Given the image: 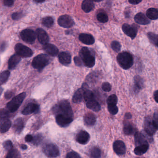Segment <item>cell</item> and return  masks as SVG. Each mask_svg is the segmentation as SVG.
<instances>
[{
	"label": "cell",
	"instance_id": "cell-60",
	"mask_svg": "<svg viewBox=\"0 0 158 158\" xmlns=\"http://www.w3.org/2000/svg\"><path fill=\"white\" fill-rule=\"evenodd\" d=\"M21 149H23V150H25V149H27V146L25 144H22L21 145Z\"/></svg>",
	"mask_w": 158,
	"mask_h": 158
},
{
	"label": "cell",
	"instance_id": "cell-8",
	"mask_svg": "<svg viewBox=\"0 0 158 158\" xmlns=\"http://www.w3.org/2000/svg\"><path fill=\"white\" fill-rule=\"evenodd\" d=\"M20 37L25 42L32 44L36 40V34L31 29H25L20 32Z\"/></svg>",
	"mask_w": 158,
	"mask_h": 158
},
{
	"label": "cell",
	"instance_id": "cell-20",
	"mask_svg": "<svg viewBox=\"0 0 158 158\" xmlns=\"http://www.w3.org/2000/svg\"><path fill=\"white\" fill-rule=\"evenodd\" d=\"M58 60L62 64H69L71 63V56L67 52H62L58 55Z\"/></svg>",
	"mask_w": 158,
	"mask_h": 158
},
{
	"label": "cell",
	"instance_id": "cell-57",
	"mask_svg": "<svg viewBox=\"0 0 158 158\" xmlns=\"http://www.w3.org/2000/svg\"><path fill=\"white\" fill-rule=\"evenodd\" d=\"M154 119L158 120V111L156 112L154 115Z\"/></svg>",
	"mask_w": 158,
	"mask_h": 158
},
{
	"label": "cell",
	"instance_id": "cell-55",
	"mask_svg": "<svg viewBox=\"0 0 158 158\" xmlns=\"http://www.w3.org/2000/svg\"><path fill=\"white\" fill-rule=\"evenodd\" d=\"M153 122H154V124H155L157 130H158V120L154 119H153Z\"/></svg>",
	"mask_w": 158,
	"mask_h": 158
},
{
	"label": "cell",
	"instance_id": "cell-23",
	"mask_svg": "<svg viewBox=\"0 0 158 158\" xmlns=\"http://www.w3.org/2000/svg\"><path fill=\"white\" fill-rule=\"evenodd\" d=\"M83 120L85 125L87 126H93L96 122L95 116L92 113H88L85 114L83 118Z\"/></svg>",
	"mask_w": 158,
	"mask_h": 158
},
{
	"label": "cell",
	"instance_id": "cell-43",
	"mask_svg": "<svg viewBox=\"0 0 158 158\" xmlns=\"http://www.w3.org/2000/svg\"><path fill=\"white\" fill-rule=\"evenodd\" d=\"M4 148L7 151H9L10 150H12L13 149V144H12V142L10 140H7L5 141L3 143Z\"/></svg>",
	"mask_w": 158,
	"mask_h": 158
},
{
	"label": "cell",
	"instance_id": "cell-16",
	"mask_svg": "<svg viewBox=\"0 0 158 158\" xmlns=\"http://www.w3.org/2000/svg\"><path fill=\"white\" fill-rule=\"evenodd\" d=\"M113 149L118 155H124L126 148L125 144L121 141H117L113 144Z\"/></svg>",
	"mask_w": 158,
	"mask_h": 158
},
{
	"label": "cell",
	"instance_id": "cell-2",
	"mask_svg": "<svg viewBox=\"0 0 158 158\" xmlns=\"http://www.w3.org/2000/svg\"><path fill=\"white\" fill-rule=\"evenodd\" d=\"M117 61L120 66L124 69H129L134 64L133 57L128 52H123L119 54L117 56Z\"/></svg>",
	"mask_w": 158,
	"mask_h": 158
},
{
	"label": "cell",
	"instance_id": "cell-58",
	"mask_svg": "<svg viewBox=\"0 0 158 158\" xmlns=\"http://www.w3.org/2000/svg\"><path fill=\"white\" fill-rule=\"evenodd\" d=\"M33 1L36 3H42L44 2L45 0H33Z\"/></svg>",
	"mask_w": 158,
	"mask_h": 158
},
{
	"label": "cell",
	"instance_id": "cell-35",
	"mask_svg": "<svg viewBox=\"0 0 158 158\" xmlns=\"http://www.w3.org/2000/svg\"><path fill=\"white\" fill-rule=\"evenodd\" d=\"M6 158H21L20 153L17 149H12L8 152Z\"/></svg>",
	"mask_w": 158,
	"mask_h": 158
},
{
	"label": "cell",
	"instance_id": "cell-3",
	"mask_svg": "<svg viewBox=\"0 0 158 158\" xmlns=\"http://www.w3.org/2000/svg\"><path fill=\"white\" fill-rule=\"evenodd\" d=\"M79 56L87 67L92 68L95 64V58L87 47H83L81 49Z\"/></svg>",
	"mask_w": 158,
	"mask_h": 158
},
{
	"label": "cell",
	"instance_id": "cell-6",
	"mask_svg": "<svg viewBox=\"0 0 158 158\" xmlns=\"http://www.w3.org/2000/svg\"><path fill=\"white\" fill-rule=\"evenodd\" d=\"M44 153L49 158H56L60 154L58 147L54 144H46L43 148Z\"/></svg>",
	"mask_w": 158,
	"mask_h": 158
},
{
	"label": "cell",
	"instance_id": "cell-14",
	"mask_svg": "<svg viewBox=\"0 0 158 158\" xmlns=\"http://www.w3.org/2000/svg\"><path fill=\"white\" fill-rule=\"evenodd\" d=\"M76 141L81 144H86L90 139V135L87 132L81 131L78 133L76 136Z\"/></svg>",
	"mask_w": 158,
	"mask_h": 158
},
{
	"label": "cell",
	"instance_id": "cell-45",
	"mask_svg": "<svg viewBox=\"0 0 158 158\" xmlns=\"http://www.w3.org/2000/svg\"><path fill=\"white\" fill-rule=\"evenodd\" d=\"M102 88L103 90L105 92H108L111 91V85L108 82H104L102 84Z\"/></svg>",
	"mask_w": 158,
	"mask_h": 158
},
{
	"label": "cell",
	"instance_id": "cell-25",
	"mask_svg": "<svg viewBox=\"0 0 158 158\" xmlns=\"http://www.w3.org/2000/svg\"><path fill=\"white\" fill-rule=\"evenodd\" d=\"M24 124L23 119L21 118L16 119L14 122L13 129L15 132L17 134L21 133L24 128Z\"/></svg>",
	"mask_w": 158,
	"mask_h": 158
},
{
	"label": "cell",
	"instance_id": "cell-46",
	"mask_svg": "<svg viewBox=\"0 0 158 158\" xmlns=\"http://www.w3.org/2000/svg\"><path fill=\"white\" fill-rule=\"evenodd\" d=\"M66 158H81L79 155L75 152H70L67 155Z\"/></svg>",
	"mask_w": 158,
	"mask_h": 158
},
{
	"label": "cell",
	"instance_id": "cell-56",
	"mask_svg": "<svg viewBox=\"0 0 158 158\" xmlns=\"http://www.w3.org/2000/svg\"><path fill=\"white\" fill-rule=\"evenodd\" d=\"M125 117H126L127 118L130 119L132 118V115H131L130 113H126V115H125Z\"/></svg>",
	"mask_w": 158,
	"mask_h": 158
},
{
	"label": "cell",
	"instance_id": "cell-59",
	"mask_svg": "<svg viewBox=\"0 0 158 158\" xmlns=\"http://www.w3.org/2000/svg\"><path fill=\"white\" fill-rule=\"evenodd\" d=\"M5 46L6 45L4 43L3 44H2V45H1V52H2L3 50H5Z\"/></svg>",
	"mask_w": 158,
	"mask_h": 158
},
{
	"label": "cell",
	"instance_id": "cell-42",
	"mask_svg": "<svg viewBox=\"0 0 158 158\" xmlns=\"http://www.w3.org/2000/svg\"><path fill=\"white\" fill-rule=\"evenodd\" d=\"M109 111L112 115H116L118 112V108L117 105L115 106H108Z\"/></svg>",
	"mask_w": 158,
	"mask_h": 158
},
{
	"label": "cell",
	"instance_id": "cell-7",
	"mask_svg": "<svg viewBox=\"0 0 158 158\" xmlns=\"http://www.w3.org/2000/svg\"><path fill=\"white\" fill-rule=\"evenodd\" d=\"M15 51L20 57H30L32 56L33 52L31 49L21 44L18 43L15 46Z\"/></svg>",
	"mask_w": 158,
	"mask_h": 158
},
{
	"label": "cell",
	"instance_id": "cell-27",
	"mask_svg": "<svg viewBox=\"0 0 158 158\" xmlns=\"http://www.w3.org/2000/svg\"><path fill=\"white\" fill-rule=\"evenodd\" d=\"M86 106L88 108L95 112H98L101 110V106L95 99L86 102Z\"/></svg>",
	"mask_w": 158,
	"mask_h": 158
},
{
	"label": "cell",
	"instance_id": "cell-29",
	"mask_svg": "<svg viewBox=\"0 0 158 158\" xmlns=\"http://www.w3.org/2000/svg\"><path fill=\"white\" fill-rule=\"evenodd\" d=\"M149 148L148 144H147L141 145L136 146L134 150L135 153L138 156H141L146 153Z\"/></svg>",
	"mask_w": 158,
	"mask_h": 158
},
{
	"label": "cell",
	"instance_id": "cell-52",
	"mask_svg": "<svg viewBox=\"0 0 158 158\" xmlns=\"http://www.w3.org/2000/svg\"><path fill=\"white\" fill-rule=\"evenodd\" d=\"M41 136H36L34 139H33V140H32V141L34 142V143L35 144L39 143V142H41Z\"/></svg>",
	"mask_w": 158,
	"mask_h": 158
},
{
	"label": "cell",
	"instance_id": "cell-22",
	"mask_svg": "<svg viewBox=\"0 0 158 158\" xmlns=\"http://www.w3.org/2000/svg\"><path fill=\"white\" fill-rule=\"evenodd\" d=\"M82 9L85 13H89L94 10L95 5L92 0H83L82 3Z\"/></svg>",
	"mask_w": 158,
	"mask_h": 158
},
{
	"label": "cell",
	"instance_id": "cell-15",
	"mask_svg": "<svg viewBox=\"0 0 158 158\" xmlns=\"http://www.w3.org/2000/svg\"><path fill=\"white\" fill-rule=\"evenodd\" d=\"M36 33L38 40L40 43L43 44L48 43L49 40V36L43 29L41 28L37 29L36 30Z\"/></svg>",
	"mask_w": 158,
	"mask_h": 158
},
{
	"label": "cell",
	"instance_id": "cell-19",
	"mask_svg": "<svg viewBox=\"0 0 158 158\" xmlns=\"http://www.w3.org/2000/svg\"><path fill=\"white\" fill-rule=\"evenodd\" d=\"M135 20L136 23L142 25H146L150 23V20L147 16L142 13H139L135 15Z\"/></svg>",
	"mask_w": 158,
	"mask_h": 158
},
{
	"label": "cell",
	"instance_id": "cell-13",
	"mask_svg": "<svg viewBox=\"0 0 158 158\" xmlns=\"http://www.w3.org/2000/svg\"><path fill=\"white\" fill-rule=\"evenodd\" d=\"M40 111V106L34 103H30L22 110V114L28 115L32 113H37Z\"/></svg>",
	"mask_w": 158,
	"mask_h": 158
},
{
	"label": "cell",
	"instance_id": "cell-5",
	"mask_svg": "<svg viewBox=\"0 0 158 158\" xmlns=\"http://www.w3.org/2000/svg\"><path fill=\"white\" fill-rule=\"evenodd\" d=\"M49 57L47 55L40 54L33 58L32 65L34 69L41 70L43 69L49 63Z\"/></svg>",
	"mask_w": 158,
	"mask_h": 158
},
{
	"label": "cell",
	"instance_id": "cell-9",
	"mask_svg": "<svg viewBox=\"0 0 158 158\" xmlns=\"http://www.w3.org/2000/svg\"><path fill=\"white\" fill-rule=\"evenodd\" d=\"M144 127L146 132L149 136H152L156 133L157 129L153 122V119L149 117H146L145 119Z\"/></svg>",
	"mask_w": 158,
	"mask_h": 158
},
{
	"label": "cell",
	"instance_id": "cell-33",
	"mask_svg": "<svg viewBox=\"0 0 158 158\" xmlns=\"http://www.w3.org/2000/svg\"><path fill=\"white\" fill-rule=\"evenodd\" d=\"M101 150L97 147L92 148L90 150L89 155L92 158H100L101 156Z\"/></svg>",
	"mask_w": 158,
	"mask_h": 158
},
{
	"label": "cell",
	"instance_id": "cell-34",
	"mask_svg": "<svg viewBox=\"0 0 158 158\" xmlns=\"http://www.w3.org/2000/svg\"><path fill=\"white\" fill-rule=\"evenodd\" d=\"M42 23L45 27H51L54 24L53 18L50 16L45 17L42 20Z\"/></svg>",
	"mask_w": 158,
	"mask_h": 158
},
{
	"label": "cell",
	"instance_id": "cell-26",
	"mask_svg": "<svg viewBox=\"0 0 158 158\" xmlns=\"http://www.w3.org/2000/svg\"><path fill=\"white\" fill-rule=\"evenodd\" d=\"M135 143L136 146L141 145L148 144L147 140L146 139L145 136L140 132H136L135 134Z\"/></svg>",
	"mask_w": 158,
	"mask_h": 158
},
{
	"label": "cell",
	"instance_id": "cell-21",
	"mask_svg": "<svg viewBox=\"0 0 158 158\" xmlns=\"http://www.w3.org/2000/svg\"><path fill=\"white\" fill-rule=\"evenodd\" d=\"M21 60V57L18 55H14L8 60V67L9 69H13L16 67Z\"/></svg>",
	"mask_w": 158,
	"mask_h": 158
},
{
	"label": "cell",
	"instance_id": "cell-38",
	"mask_svg": "<svg viewBox=\"0 0 158 158\" xmlns=\"http://www.w3.org/2000/svg\"><path fill=\"white\" fill-rule=\"evenodd\" d=\"M147 37L150 41L158 47V35L153 32H148Z\"/></svg>",
	"mask_w": 158,
	"mask_h": 158
},
{
	"label": "cell",
	"instance_id": "cell-51",
	"mask_svg": "<svg viewBox=\"0 0 158 158\" xmlns=\"http://www.w3.org/2000/svg\"><path fill=\"white\" fill-rule=\"evenodd\" d=\"M33 139V137H32V135H28L25 137V141L27 142H32Z\"/></svg>",
	"mask_w": 158,
	"mask_h": 158
},
{
	"label": "cell",
	"instance_id": "cell-1",
	"mask_svg": "<svg viewBox=\"0 0 158 158\" xmlns=\"http://www.w3.org/2000/svg\"><path fill=\"white\" fill-rule=\"evenodd\" d=\"M53 111L57 114H61L73 118V114L70 104L67 100H62L53 108Z\"/></svg>",
	"mask_w": 158,
	"mask_h": 158
},
{
	"label": "cell",
	"instance_id": "cell-10",
	"mask_svg": "<svg viewBox=\"0 0 158 158\" xmlns=\"http://www.w3.org/2000/svg\"><path fill=\"white\" fill-rule=\"evenodd\" d=\"M58 23L60 27L66 28L71 27L74 24V20L68 15H64L59 17Z\"/></svg>",
	"mask_w": 158,
	"mask_h": 158
},
{
	"label": "cell",
	"instance_id": "cell-53",
	"mask_svg": "<svg viewBox=\"0 0 158 158\" xmlns=\"http://www.w3.org/2000/svg\"><path fill=\"white\" fill-rule=\"evenodd\" d=\"M142 0H129V2L132 4L136 5L140 3Z\"/></svg>",
	"mask_w": 158,
	"mask_h": 158
},
{
	"label": "cell",
	"instance_id": "cell-12",
	"mask_svg": "<svg viewBox=\"0 0 158 158\" xmlns=\"http://www.w3.org/2000/svg\"><path fill=\"white\" fill-rule=\"evenodd\" d=\"M122 29L124 33L132 40L136 37L137 29L135 27L130 26L128 24H124L122 25Z\"/></svg>",
	"mask_w": 158,
	"mask_h": 158
},
{
	"label": "cell",
	"instance_id": "cell-48",
	"mask_svg": "<svg viewBox=\"0 0 158 158\" xmlns=\"http://www.w3.org/2000/svg\"><path fill=\"white\" fill-rule=\"evenodd\" d=\"M74 61L75 62V64L78 66H81L82 65V62L81 58H79L78 56L74 58Z\"/></svg>",
	"mask_w": 158,
	"mask_h": 158
},
{
	"label": "cell",
	"instance_id": "cell-39",
	"mask_svg": "<svg viewBox=\"0 0 158 158\" xmlns=\"http://www.w3.org/2000/svg\"><path fill=\"white\" fill-rule=\"evenodd\" d=\"M117 97L116 95L113 94L109 96L107 100L108 106H115V105H117Z\"/></svg>",
	"mask_w": 158,
	"mask_h": 158
},
{
	"label": "cell",
	"instance_id": "cell-54",
	"mask_svg": "<svg viewBox=\"0 0 158 158\" xmlns=\"http://www.w3.org/2000/svg\"><path fill=\"white\" fill-rule=\"evenodd\" d=\"M154 98L156 102L158 103V90L156 91L154 93Z\"/></svg>",
	"mask_w": 158,
	"mask_h": 158
},
{
	"label": "cell",
	"instance_id": "cell-18",
	"mask_svg": "<svg viewBox=\"0 0 158 158\" xmlns=\"http://www.w3.org/2000/svg\"><path fill=\"white\" fill-rule=\"evenodd\" d=\"M79 40L83 43L87 45H92L95 43V39L91 34L81 33L79 36Z\"/></svg>",
	"mask_w": 158,
	"mask_h": 158
},
{
	"label": "cell",
	"instance_id": "cell-44",
	"mask_svg": "<svg viewBox=\"0 0 158 158\" xmlns=\"http://www.w3.org/2000/svg\"><path fill=\"white\" fill-rule=\"evenodd\" d=\"M9 112L7 110L1 109V119L8 118Z\"/></svg>",
	"mask_w": 158,
	"mask_h": 158
},
{
	"label": "cell",
	"instance_id": "cell-41",
	"mask_svg": "<svg viewBox=\"0 0 158 158\" xmlns=\"http://www.w3.org/2000/svg\"><path fill=\"white\" fill-rule=\"evenodd\" d=\"M111 47L115 52H118L120 51L121 45L118 42L114 41L111 43Z\"/></svg>",
	"mask_w": 158,
	"mask_h": 158
},
{
	"label": "cell",
	"instance_id": "cell-32",
	"mask_svg": "<svg viewBox=\"0 0 158 158\" xmlns=\"http://www.w3.org/2000/svg\"><path fill=\"white\" fill-rule=\"evenodd\" d=\"M123 131L124 133L127 135H131L136 133V129L135 127L130 123H126L124 125Z\"/></svg>",
	"mask_w": 158,
	"mask_h": 158
},
{
	"label": "cell",
	"instance_id": "cell-28",
	"mask_svg": "<svg viewBox=\"0 0 158 158\" xmlns=\"http://www.w3.org/2000/svg\"><path fill=\"white\" fill-rule=\"evenodd\" d=\"M11 126V122L8 118L1 119V132H6Z\"/></svg>",
	"mask_w": 158,
	"mask_h": 158
},
{
	"label": "cell",
	"instance_id": "cell-30",
	"mask_svg": "<svg viewBox=\"0 0 158 158\" xmlns=\"http://www.w3.org/2000/svg\"><path fill=\"white\" fill-rule=\"evenodd\" d=\"M147 17L151 20H156L158 19V10L155 8H149L147 11Z\"/></svg>",
	"mask_w": 158,
	"mask_h": 158
},
{
	"label": "cell",
	"instance_id": "cell-37",
	"mask_svg": "<svg viewBox=\"0 0 158 158\" xmlns=\"http://www.w3.org/2000/svg\"><path fill=\"white\" fill-rule=\"evenodd\" d=\"M10 72L9 71H7V70L3 71L1 73V76H0L1 85L3 84L7 81L9 76H10Z\"/></svg>",
	"mask_w": 158,
	"mask_h": 158
},
{
	"label": "cell",
	"instance_id": "cell-47",
	"mask_svg": "<svg viewBox=\"0 0 158 158\" xmlns=\"http://www.w3.org/2000/svg\"><path fill=\"white\" fill-rule=\"evenodd\" d=\"M22 13L19 12H16L13 13L12 15V18L14 20H17L19 19L20 18L22 17Z\"/></svg>",
	"mask_w": 158,
	"mask_h": 158
},
{
	"label": "cell",
	"instance_id": "cell-31",
	"mask_svg": "<svg viewBox=\"0 0 158 158\" xmlns=\"http://www.w3.org/2000/svg\"><path fill=\"white\" fill-rule=\"evenodd\" d=\"M135 90L138 91L141 90L144 86V81L143 78L139 76H135L134 77Z\"/></svg>",
	"mask_w": 158,
	"mask_h": 158
},
{
	"label": "cell",
	"instance_id": "cell-49",
	"mask_svg": "<svg viewBox=\"0 0 158 158\" xmlns=\"http://www.w3.org/2000/svg\"><path fill=\"white\" fill-rule=\"evenodd\" d=\"M14 3V0H3V4L5 6H11Z\"/></svg>",
	"mask_w": 158,
	"mask_h": 158
},
{
	"label": "cell",
	"instance_id": "cell-4",
	"mask_svg": "<svg viewBox=\"0 0 158 158\" xmlns=\"http://www.w3.org/2000/svg\"><path fill=\"white\" fill-rule=\"evenodd\" d=\"M26 96V93L24 92L13 98L12 100L6 104L7 110L12 113L15 111L22 104Z\"/></svg>",
	"mask_w": 158,
	"mask_h": 158
},
{
	"label": "cell",
	"instance_id": "cell-11",
	"mask_svg": "<svg viewBox=\"0 0 158 158\" xmlns=\"http://www.w3.org/2000/svg\"><path fill=\"white\" fill-rule=\"evenodd\" d=\"M56 121L61 127H66L73 121V118L63 114H57L56 116Z\"/></svg>",
	"mask_w": 158,
	"mask_h": 158
},
{
	"label": "cell",
	"instance_id": "cell-40",
	"mask_svg": "<svg viewBox=\"0 0 158 158\" xmlns=\"http://www.w3.org/2000/svg\"><path fill=\"white\" fill-rule=\"evenodd\" d=\"M96 18L97 20L101 23H106L109 20V18L107 15L103 12L97 14Z\"/></svg>",
	"mask_w": 158,
	"mask_h": 158
},
{
	"label": "cell",
	"instance_id": "cell-61",
	"mask_svg": "<svg viewBox=\"0 0 158 158\" xmlns=\"http://www.w3.org/2000/svg\"><path fill=\"white\" fill-rule=\"evenodd\" d=\"M92 1H93V2H101V1H103V0H92Z\"/></svg>",
	"mask_w": 158,
	"mask_h": 158
},
{
	"label": "cell",
	"instance_id": "cell-17",
	"mask_svg": "<svg viewBox=\"0 0 158 158\" xmlns=\"http://www.w3.org/2000/svg\"><path fill=\"white\" fill-rule=\"evenodd\" d=\"M43 48L45 52L51 56H56L58 53V49L53 44L46 43L44 44Z\"/></svg>",
	"mask_w": 158,
	"mask_h": 158
},
{
	"label": "cell",
	"instance_id": "cell-36",
	"mask_svg": "<svg viewBox=\"0 0 158 158\" xmlns=\"http://www.w3.org/2000/svg\"><path fill=\"white\" fill-rule=\"evenodd\" d=\"M83 98H84V100H85L86 102L95 99L93 93L89 90H86L84 91Z\"/></svg>",
	"mask_w": 158,
	"mask_h": 158
},
{
	"label": "cell",
	"instance_id": "cell-24",
	"mask_svg": "<svg viewBox=\"0 0 158 158\" xmlns=\"http://www.w3.org/2000/svg\"><path fill=\"white\" fill-rule=\"evenodd\" d=\"M85 91V89L82 87L76 91L72 98V101L73 103L77 104V103H80L82 101Z\"/></svg>",
	"mask_w": 158,
	"mask_h": 158
},
{
	"label": "cell",
	"instance_id": "cell-50",
	"mask_svg": "<svg viewBox=\"0 0 158 158\" xmlns=\"http://www.w3.org/2000/svg\"><path fill=\"white\" fill-rule=\"evenodd\" d=\"M14 94V93H13L12 91H7V92H6L5 94V98L6 99H10V98H11L13 97Z\"/></svg>",
	"mask_w": 158,
	"mask_h": 158
}]
</instances>
